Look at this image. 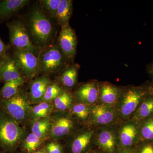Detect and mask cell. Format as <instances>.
<instances>
[{"mask_svg":"<svg viewBox=\"0 0 153 153\" xmlns=\"http://www.w3.org/2000/svg\"><path fill=\"white\" fill-rule=\"evenodd\" d=\"M40 72L54 74L64 67L66 58L58 44H49L41 48L38 56Z\"/></svg>","mask_w":153,"mask_h":153,"instance_id":"cell-3","label":"cell"},{"mask_svg":"<svg viewBox=\"0 0 153 153\" xmlns=\"http://www.w3.org/2000/svg\"><path fill=\"white\" fill-rule=\"evenodd\" d=\"M116 115L112 106L105 105H96L90 108L91 120L98 125H106L112 123L115 119Z\"/></svg>","mask_w":153,"mask_h":153,"instance_id":"cell-10","label":"cell"},{"mask_svg":"<svg viewBox=\"0 0 153 153\" xmlns=\"http://www.w3.org/2000/svg\"><path fill=\"white\" fill-rule=\"evenodd\" d=\"M53 105L51 102H41L38 105L31 108L30 116L33 120L49 117L53 111Z\"/></svg>","mask_w":153,"mask_h":153,"instance_id":"cell-23","label":"cell"},{"mask_svg":"<svg viewBox=\"0 0 153 153\" xmlns=\"http://www.w3.org/2000/svg\"><path fill=\"white\" fill-rule=\"evenodd\" d=\"M119 89L109 83H102L99 88V97L102 104L112 106L118 101Z\"/></svg>","mask_w":153,"mask_h":153,"instance_id":"cell-17","label":"cell"},{"mask_svg":"<svg viewBox=\"0 0 153 153\" xmlns=\"http://www.w3.org/2000/svg\"><path fill=\"white\" fill-rule=\"evenodd\" d=\"M24 83L23 77L5 82L0 89L1 100H7L19 93L20 87Z\"/></svg>","mask_w":153,"mask_h":153,"instance_id":"cell-22","label":"cell"},{"mask_svg":"<svg viewBox=\"0 0 153 153\" xmlns=\"http://www.w3.org/2000/svg\"><path fill=\"white\" fill-rule=\"evenodd\" d=\"M24 129L3 110H0V146L6 150H13L22 142Z\"/></svg>","mask_w":153,"mask_h":153,"instance_id":"cell-2","label":"cell"},{"mask_svg":"<svg viewBox=\"0 0 153 153\" xmlns=\"http://www.w3.org/2000/svg\"><path fill=\"white\" fill-rule=\"evenodd\" d=\"M72 13V1L61 0L56 15V21L61 27L68 24Z\"/></svg>","mask_w":153,"mask_h":153,"instance_id":"cell-20","label":"cell"},{"mask_svg":"<svg viewBox=\"0 0 153 153\" xmlns=\"http://www.w3.org/2000/svg\"><path fill=\"white\" fill-rule=\"evenodd\" d=\"M28 30L33 44L38 48L49 45L53 35V27L41 7H34L29 15Z\"/></svg>","mask_w":153,"mask_h":153,"instance_id":"cell-1","label":"cell"},{"mask_svg":"<svg viewBox=\"0 0 153 153\" xmlns=\"http://www.w3.org/2000/svg\"><path fill=\"white\" fill-rule=\"evenodd\" d=\"M51 124V120L49 117L33 120L31 126L32 132L44 140L49 135Z\"/></svg>","mask_w":153,"mask_h":153,"instance_id":"cell-21","label":"cell"},{"mask_svg":"<svg viewBox=\"0 0 153 153\" xmlns=\"http://www.w3.org/2000/svg\"><path fill=\"white\" fill-rule=\"evenodd\" d=\"M148 73L150 74V75L152 76L153 78V62L152 63H151L148 68Z\"/></svg>","mask_w":153,"mask_h":153,"instance_id":"cell-34","label":"cell"},{"mask_svg":"<svg viewBox=\"0 0 153 153\" xmlns=\"http://www.w3.org/2000/svg\"><path fill=\"white\" fill-rule=\"evenodd\" d=\"M30 2L28 0H4L0 1V20L16 14Z\"/></svg>","mask_w":153,"mask_h":153,"instance_id":"cell-16","label":"cell"},{"mask_svg":"<svg viewBox=\"0 0 153 153\" xmlns=\"http://www.w3.org/2000/svg\"><path fill=\"white\" fill-rule=\"evenodd\" d=\"M148 86L131 88L124 94L121 101L120 113L123 117L134 114L144 98L149 94Z\"/></svg>","mask_w":153,"mask_h":153,"instance_id":"cell-6","label":"cell"},{"mask_svg":"<svg viewBox=\"0 0 153 153\" xmlns=\"http://www.w3.org/2000/svg\"><path fill=\"white\" fill-rule=\"evenodd\" d=\"M99 146L105 153H115L117 146V138L112 131L102 130L97 137Z\"/></svg>","mask_w":153,"mask_h":153,"instance_id":"cell-15","label":"cell"},{"mask_svg":"<svg viewBox=\"0 0 153 153\" xmlns=\"http://www.w3.org/2000/svg\"><path fill=\"white\" fill-rule=\"evenodd\" d=\"M10 40L15 49L28 50L38 56L40 49L33 44L27 28L22 20H15L7 23Z\"/></svg>","mask_w":153,"mask_h":153,"instance_id":"cell-4","label":"cell"},{"mask_svg":"<svg viewBox=\"0 0 153 153\" xmlns=\"http://www.w3.org/2000/svg\"><path fill=\"white\" fill-rule=\"evenodd\" d=\"M47 153H63V148L57 143L52 142L47 144L46 147Z\"/></svg>","mask_w":153,"mask_h":153,"instance_id":"cell-32","label":"cell"},{"mask_svg":"<svg viewBox=\"0 0 153 153\" xmlns=\"http://www.w3.org/2000/svg\"><path fill=\"white\" fill-rule=\"evenodd\" d=\"M148 91H149V94L153 96V82L149 85Z\"/></svg>","mask_w":153,"mask_h":153,"instance_id":"cell-35","label":"cell"},{"mask_svg":"<svg viewBox=\"0 0 153 153\" xmlns=\"http://www.w3.org/2000/svg\"><path fill=\"white\" fill-rule=\"evenodd\" d=\"M71 111L73 114L80 120H85L90 114V108L87 104L82 102L74 105Z\"/></svg>","mask_w":153,"mask_h":153,"instance_id":"cell-30","label":"cell"},{"mask_svg":"<svg viewBox=\"0 0 153 153\" xmlns=\"http://www.w3.org/2000/svg\"><path fill=\"white\" fill-rule=\"evenodd\" d=\"M99 94V88L94 82H88L82 85L76 91L77 99L82 103L93 104L97 101Z\"/></svg>","mask_w":153,"mask_h":153,"instance_id":"cell-13","label":"cell"},{"mask_svg":"<svg viewBox=\"0 0 153 153\" xmlns=\"http://www.w3.org/2000/svg\"><path fill=\"white\" fill-rule=\"evenodd\" d=\"M61 0H41L40 7L46 14L53 19L56 18V13Z\"/></svg>","mask_w":153,"mask_h":153,"instance_id":"cell-27","label":"cell"},{"mask_svg":"<svg viewBox=\"0 0 153 153\" xmlns=\"http://www.w3.org/2000/svg\"><path fill=\"white\" fill-rule=\"evenodd\" d=\"M77 41L74 30L69 24L61 27L58 45L67 59H73L76 53Z\"/></svg>","mask_w":153,"mask_h":153,"instance_id":"cell-8","label":"cell"},{"mask_svg":"<svg viewBox=\"0 0 153 153\" xmlns=\"http://www.w3.org/2000/svg\"><path fill=\"white\" fill-rule=\"evenodd\" d=\"M91 153H98L95 152H92Z\"/></svg>","mask_w":153,"mask_h":153,"instance_id":"cell-39","label":"cell"},{"mask_svg":"<svg viewBox=\"0 0 153 153\" xmlns=\"http://www.w3.org/2000/svg\"><path fill=\"white\" fill-rule=\"evenodd\" d=\"M43 141L44 140L32 132L25 138L23 146L28 153H33L40 146Z\"/></svg>","mask_w":153,"mask_h":153,"instance_id":"cell-28","label":"cell"},{"mask_svg":"<svg viewBox=\"0 0 153 153\" xmlns=\"http://www.w3.org/2000/svg\"><path fill=\"white\" fill-rule=\"evenodd\" d=\"M13 58L20 71L30 79H33L40 73V65L38 56L28 50L14 51Z\"/></svg>","mask_w":153,"mask_h":153,"instance_id":"cell-7","label":"cell"},{"mask_svg":"<svg viewBox=\"0 0 153 153\" xmlns=\"http://www.w3.org/2000/svg\"><path fill=\"white\" fill-rule=\"evenodd\" d=\"M93 131L88 130L76 136L71 145L72 153H83L87 149L93 137Z\"/></svg>","mask_w":153,"mask_h":153,"instance_id":"cell-19","label":"cell"},{"mask_svg":"<svg viewBox=\"0 0 153 153\" xmlns=\"http://www.w3.org/2000/svg\"><path fill=\"white\" fill-rule=\"evenodd\" d=\"M135 153H153V142L140 141L138 143Z\"/></svg>","mask_w":153,"mask_h":153,"instance_id":"cell-31","label":"cell"},{"mask_svg":"<svg viewBox=\"0 0 153 153\" xmlns=\"http://www.w3.org/2000/svg\"><path fill=\"white\" fill-rule=\"evenodd\" d=\"M78 66L74 65L65 69L61 76V81L64 86L71 88L74 87L77 81Z\"/></svg>","mask_w":153,"mask_h":153,"instance_id":"cell-25","label":"cell"},{"mask_svg":"<svg viewBox=\"0 0 153 153\" xmlns=\"http://www.w3.org/2000/svg\"><path fill=\"white\" fill-rule=\"evenodd\" d=\"M72 101L71 95L68 92L63 91L54 100V105L56 109L65 111L70 108Z\"/></svg>","mask_w":153,"mask_h":153,"instance_id":"cell-26","label":"cell"},{"mask_svg":"<svg viewBox=\"0 0 153 153\" xmlns=\"http://www.w3.org/2000/svg\"><path fill=\"white\" fill-rule=\"evenodd\" d=\"M33 153H47L46 150H41L37 151V152H35Z\"/></svg>","mask_w":153,"mask_h":153,"instance_id":"cell-37","label":"cell"},{"mask_svg":"<svg viewBox=\"0 0 153 153\" xmlns=\"http://www.w3.org/2000/svg\"><path fill=\"white\" fill-rule=\"evenodd\" d=\"M73 127L74 123L70 117L59 116L51 120L49 135L53 139H59L68 135Z\"/></svg>","mask_w":153,"mask_h":153,"instance_id":"cell-11","label":"cell"},{"mask_svg":"<svg viewBox=\"0 0 153 153\" xmlns=\"http://www.w3.org/2000/svg\"><path fill=\"white\" fill-rule=\"evenodd\" d=\"M8 50V47L3 42L0 38V59L4 60L8 57L7 52Z\"/></svg>","mask_w":153,"mask_h":153,"instance_id":"cell-33","label":"cell"},{"mask_svg":"<svg viewBox=\"0 0 153 153\" xmlns=\"http://www.w3.org/2000/svg\"><path fill=\"white\" fill-rule=\"evenodd\" d=\"M0 105L2 110L19 123L30 116V102L25 94L20 92L9 99L1 100Z\"/></svg>","mask_w":153,"mask_h":153,"instance_id":"cell-5","label":"cell"},{"mask_svg":"<svg viewBox=\"0 0 153 153\" xmlns=\"http://www.w3.org/2000/svg\"><path fill=\"white\" fill-rule=\"evenodd\" d=\"M139 124L140 123L133 120L121 127L119 134V139L124 148L131 147L140 142Z\"/></svg>","mask_w":153,"mask_h":153,"instance_id":"cell-9","label":"cell"},{"mask_svg":"<svg viewBox=\"0 0 153 153\" xmlns=\"http://www.w3.org/2000/svg\"><path fill=\"white\" fill-rule=\"evenodd\" d=\"M139 131L140 141L153 142V115L140 123Z\"/></svg>","mask_w":153,"mask_h":153,"instance_id":"cell-24","label":"cell"},{"mask_svg":"<svg viewBox=\"0 0 153 153\" xmlns=\"http://www.w3.org/2000/svg\"><path fill=\"white\" fill-rule=\"evenodd\" d=\"M3 61H4V60H1V59H0V69H1V66L2 65ZM1 80V76H0V80Z\"/></svg>","mask_w":153,"mask_h":153,"instance_id":"cell-38","label":"cell"},{"mask_svg":"<svg viewBox=\"0 0 153 153\" xmlns=\"http://www.w3.org/2000/svg\"><path fill=\"white\" fill-rule=\"evenodd\" d=\"M51 83L49 77L44 75L34 79L31 83L30 88V99L33 103L42 101L46 89Z\"/></svg>","mask_w":153,"mask_h":153,"instance_id":"cell-14","label":"cell"},{"mask_svg":"<svg viewBox=\"0 0 153 153\" xmlns=\"http://www.w3.org/2000/svg\"><path fill=\"white\" fill-rule=\"evenodd\" d=\"M21 73L22 72L13 57L8 56L4 59L0 69V76L1 80L5 82L22 78Z\"/></svg>","mask_w":153,"mask_h":153,"instance_id":"cell-12","label":"cell"},{"mask_svg":"<svg viewBox=\"0 0 153 153\" xmlns=\"http://www.w3.org/2000/svg\"><path fill=\"white\" fill-rule=\"evenodd\" d=\"M120 153H135V152L134 151L125 149L123 150L122 151H121L120 152Z\"/></svg>","mask_w":153,"mask_h":153,"instance_id":"cell-36","label":"cell"},{"mask_svg":"<svg viewBox=\"0 0 153 153\" xmlns=\"http://www.w3.org/2000/svg\"><path fill=\"white\" fill-rule=\"evenodd\" d=\"M153 115V96L148 94L134 114L133 120L140 123Z\"/></svg>","mask_w":153,"mask_h":153,"instance_id":"cell-18","label":"cell"},{"mask_svg":"<svg viewBox=\"0 0 153 153\" xmlns=\"http://www.w3.org/2000/svg\"><path fill=\"white\" fill-rule=\"evenodd\" d=\"M63 90L57 83H50L46 89L42 102H51L54 101Z\"/></svg>","mask_w":153,"mask_h":153,"instance_id":"cell-29","label":"cell"}]
</instances>
